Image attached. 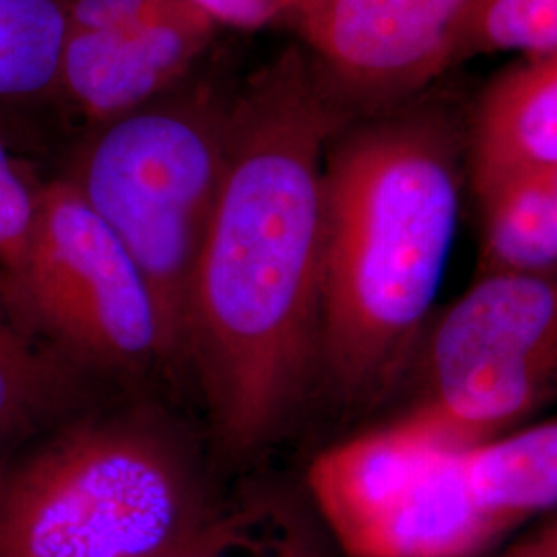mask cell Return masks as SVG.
Instances as JSON below:
<instances>
[{"label":"cell","instance_id":"1","mask_svg":"<svg viewBox=\"0 0 557 557\" xmlns=\"http://www.w3.org/2000/svg\"><path fill=\"white\" fill-rule=\"evenodd\" d=\"M343 119L298 50L230 110L227 163L186 306L184 370L221 455L273 446L319 391L322 174Z\"/></svg>","mask_w":557,"mask_h":557},{"label":"cell","instance_id":"2","mask_svg":"<svg viewBox=\"0 0 557 557\" xmlns=\"http://www.w3.org/2000/svg\"><path fill=\"white\" fill-rule=\"evenodd\" d=\"M460 147L436 112L341 133L322 174L320 379L363 411L409 379L457 234Z\"/></svg>","mask_w":557,"mask_h":557},{"label":"cell","instance_id":"3","mask_svg":"<svg viewBox=\"0 0 557 557\" xmlns=\"http://www.w3.org/2000/svg\"><path fill=\"white\" fill-rule=\"evenodd\" d=\"M232 492L156 400H98L0 473V557L153 556L199 531Z\"/></svg>","mask_w":557,"mask_h":557},{"label":"cell","instance_id":"4","mask_svg":"<svg viewBox=\"0 0 557 557\" xmlns=\"http://www.w3.org/2000/svg\"><path fill=\"white\" fill-rule=\"evenodd\" d=\"M230 110L207 98L147 103L106 122L69 180L149 283L174 374L184 370L190 283L225 174Z\"/></svg>","mask_w":557,"mask_h":557},{"label":"cell","instance_id":"5","mask_svg":"<svg viewBox=\"0 0 557 557\" xmlns=\"http://www.w3.org/2000/svg\"><path fill=\"white\" fill-rule=\"evenodd\" d=\"M0 308L103 382L174 374L149 283L69 180L38 190L27 246L0 273Z\"/></svg>","mask_w":557,"mask_h":557},{"label":"cell","instance_id":"6","mask_svg":"<svg viewBox=\"0 0 557 557\" xmlns=\"http://www.w3.org/2000/svg\"><path fill=\"white\" fill-rule=\"evenodd\" d=\"M306 496L347 557H479L512 531L479 502L462 453L393 423L320 453Z\"/></svg>","mask_w":557,"mask_h":557},{"label":"cell","instance_id":"7","mask_svg":"<svg viewBox=\"0 0 557 557\" xmlns=\"http://www.w3.org/2000/svg\"><path fill=\"white\" fill-rule=\"evenodd\" d=\"M213 32L184 0H69L60 87L91 119H120L178 81Z\"/></svg>","mask_w":557,"mask_h":557},{"label":"cell","instance_id":"8","mask_svg":"<svg viewBox=\"0 0 557 557\" xmlns=\"http://www.w3.org/2000/svg\"><path fill=\"white\" fill-rule=\"evenodd\" d=\"M479 0H301L299 23L331 87L384 101L458 60Z\"/></svg>","mask_w":557,"mask_h":557},{"label":"cell","instance_id":"9","mask_svg":"<svg viewBox=\"0 0 557 557\" xmlns=\"http://www.w3.org/2000/svg\"><path fill=\"white\" fill-rule=\"evenodd\" d=\"M475 368H520L557 379V262L475 275L434 312L409 376L425 393Z\"/></svg>","mask_w":557,"mask_h":557},{"label":"cell","instance_id":"10","mask_svg":"<svg viewBox=\"0 0 557 557\" xmlns=\"http://www.w3.org/2000/svg\"><path fill=\"white\" fill-rule=\"evenodd\" d=\"M557 165V52L502 71L481 94L469 133L479 200L524 174Z\"/></svg>","mask_w":557,"mask_h":557},{"label":"cell","instance_id":"11","mask_svg":"<svg viewBox=\"0 0 557 557\" xmlns=\"http://www.w3.org/2000/svg\"><path fill=\"white\" fill-rule=\"evenodd\" d=\"M98 380L0 308V473L36 440L98 403Z\"/></svg>","mask_w":557,"mask_h":557},{"label":"cell","instance_id":"12","mask_svg":"<svg viewBox=\"0 0 557 557\" xmlns=\"http://www.w3.org/2000/svg\"><path fill=\"white\" fill-rule=\"evenodd\" d=\"M333 545L308 496L250 481L199 531L149 557H333Z\"/></svg>","mask_w":557,"mask_h":557},{"label":"cell","instance_id":"13","mask_svg":"<svg viewBox=\"0 0 557 557\" xmlns=\"http://www.w3.org/2000/svg\"><path fill=\"white\" fill-rule=\"evenodd\" d=\"M479 502L510 529L557 506V418L462 453Z\"/></svg>","mask_w":557,"mask_h":557},{"label":"cell","instance_id":"14","mask_svg":"<svg viewBox=\"0 0 557 557\" xmlns=\"http://www.w3.org/2000/svg\"><path fill=\"white\" fill-rule=\"evenodd\" d=\"M483 232L475 275L557 262V165L504 184L479 200Z\"/></svg>","mask_w":557,"mask_h":557},{"label":"cell","instance_id":"15","mask_svg":"<svg viewBox=\"0 0 557 557\" xmlns=\"http://www.w3.org/2000/svg\"><path fill=\"white\" fill-rule=\"evenodd\" d=\"M69 0H0V100L60 87Z\"/></svg>","mask_w":557,"mask_h":557},{"label":"cell","instance_id":"16","mask_svg":"<svg viewBox=\"0 0 557 557\" xmlns=\"http://www.w3.org/2000/svg\"><path fill=\"white\" fill-rule=\"evenodd\" d=\"M483 52H518L524 59L557 52V0H479L458 59Z\"/></svg>","mask_w":557,"mask_h":557},{"label":"cell","instance_id":"17","mask_svg":"<svg viewBox=\"0 0 557 557\" xmlns=\"http://www.w3.org/2000/svg\"><path fill=\"white\" fill-rule=\"evenodd\" d=\"M38 211V190L21 176L17 163L0 140V273L11 271L27 246Z\"/></svg>","mask_w":557,"mask_h":557},{"label":"cell","instance_id":"18","mask_svg":"<svg viewBox=\"0 0 557 557\" xmlns=\"http://www.w3.org/2000/svg\"><path fill=\"white\" fill-rule=\"evenodd\" d=\"M202 15L218 23L234 27H259L262 23L278 15L277 9L269 0H184Z\"/></svg>","mask_w":557,"mask_h":557},{"label":"cell","instance_id":"19","mask_svg":"<svg viewBox=\"0 0 557 557\" xmlns=\"http://www.w3.org/2000/svg\"><path fill=\"white\" fill-rule=\"evenodd\" d=\"M504 557H557V518L535 535L520 541Z\"/></svg>","mask_w":557,"mask_h":557},{"label":"cell","instance_id":"20","mask_svg":"<svg viewBox=\"0 0 557 557\" xmlns=\"http://www.w3.org/2000/svg\"><path fill=\"white\" fill-rule=\"evenodd\" d=\"M269 2L281 13V11H287V9H298L301 0H269Z\"/></svg>","mask_w":557,"mask_h":557}]
</instances>
